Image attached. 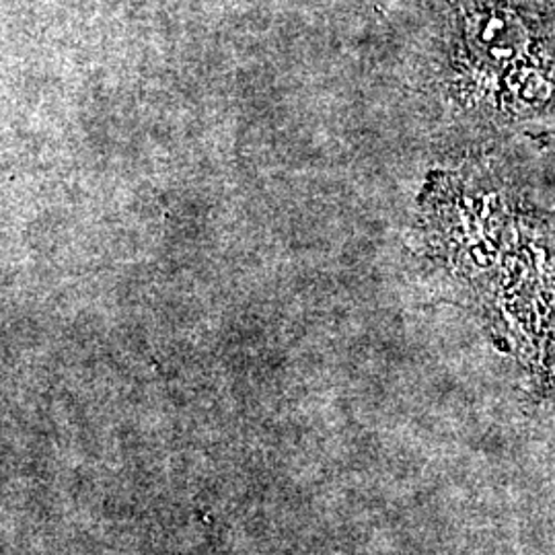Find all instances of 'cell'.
I'll list each match as a JSON object with an SVG mask.
<instances>
[{
    "label": "cell",
    "mask_w": 555,
    "mask_h": 555,
    "mask_svg": "<svg viewBox=\"0 0 555 555\" xmlns=\"http://www.w3.org/2000/svg\"><path fill=\"white\" fill-rule=\"evenodd\" d=\"M472 36L477 48L490 59L506 60L525 48V27L508 13L483 15L474 23Z\"/></svg>",
    "instance_id": "1"
}]
</instances>
